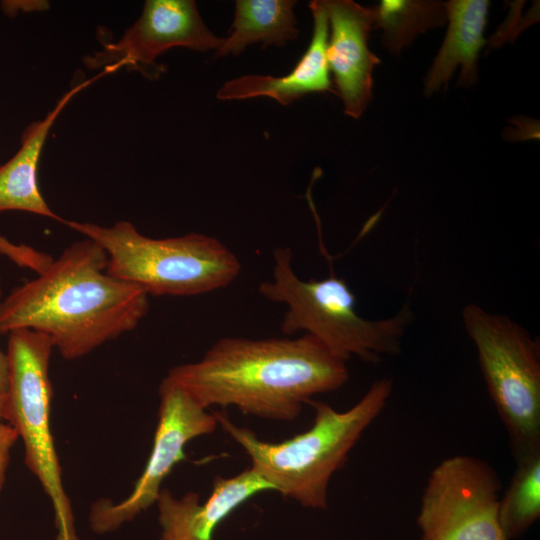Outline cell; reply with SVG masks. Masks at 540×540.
I'll use <instances>...</instances> for the list:
<instances>
[{
    "label": "cell",
    "instance_id": "6da1fadb",
    "mask_svg": "<svg viewBox=\"0 0 540 540\" xmlns=\"http://www.w3.org/2000/svg\"><path fill=\"white\" fill-rule=\"evenodd\" d=\"M169 379L199 405L292 421L317 394L349 379L346 361L310 334L291 338L223 337L196 362L169 369Z\"/></svg>",
    "mask_w": 540,
    "mask_h": 540
},
{
    "label": "cell",
    "instance_id": "7a4b0ae2",
    "mask_svg": "<svg viewBox=\"0 0 540 540\" xmlns=\"http://www.w3.org/2000/svg\"><path fill=\"white\" fill-rule=\"evenodd\" d=\"M107 264L93 240L72 243L0 302V335L39 332L74 360L133 330L149 311V295L108 274Z\"/></svg>",
    "mask_w": 540,
    "mask_h": 540
},
{
    "label": "cell",
    "instance_id": "3957f363",
    "mask_svg": "<svg viewBox=\"0 0 540 540\" xmlns=\"http://www.w3.org/2000/svg\"><path fill=\"white\" fill-rule=\"evenodd\" d=\"M393 392L390 378L375 380L361 399L345 411L310 400L315 411L306 431L280 442L261 440L216 411L219 425L247 453L253 467L275 492L311 509H326L328 487L365 430L380 415Z\"/></svg>",
    "mask_w": 540,
    "mask_h": 540
},
{
    "label": "cell",
    "instance_id": "277c9868",
    "mask_svg": "<svg viewBox=\"0 0 540 540\" xmlns=\"http://www.w3.org/2000/svg\"><path fill=\"white\" fill-rule=\"evenodd\" d=\"M292 257L289 247H277L273 251V279L258 287L267 300L287 306L280 325L283 334H310L346 362L355 356L376 364L401 352L402 339L413 319L409 303L392 317L366 319L358 314L356 297L345 279L330 275L302 280L292 268Z\"/></svg>",
    "mask_w": 540,
    "mask_h": 540
},
{
    "label": "cell",
    "instance_id": "5b68a950",
    "mask_svg": "<svg viewBox=\"0 0 540 540\" xmlns=\"http://www.w3.org/2000/svg\"><path fill=\"white\" fill-rule=\"evenodd\" d=\"M65 224L107 254V273L153 296H194L230 285L241 265L217 238L188 233L153 238L129 221L111 226L68 220Z\"/></svg>",
    "mask_w": 540,
    "mask_h": 540
},
{
    "label": "cell",
    "instance_id": "8992f818",
    "mask_svg": "<svg viewBox=\"0 0 540 540\" xmlns=\"http://www.w3.org/2000/svg\"><path fill=\"white\" fill-rule=\"evenodd\" d=\"M479 368L515 461L540 452V342L506 315L462 309Z\"/></svg>",
    "mask_w": 540,
    "mask_h": 540
},
{
    "label": "cell",
    "instance_id": "52a82bcc",
    "mask_svg": "<svg viewBox=\"0 0 540 540\" xmlns=\"http://www.w3.org/2000/svg\"><path fill=\"white\" fill-rule=\"evenodd\" d=\"M53 350L51 340L39 332L20 329L8 334L4 420L22 439L25 464L51 501L57 530L54 540H79L50 427L53 388L49 364Z\"/></svg>",
    "mask_w": 540,
    "mask_h": 540
},
{
    "label": "cell",
    "instance_id": "ba28073f",
    "mask_svg": "<svg viewBox=\"0 0 540 540\" xmlns=\"http://www.w3.org/2000/svg\"><path fill=\"white\" fill-rule=\"evenodd\" d=\"M501 481L486 461L453 455L431 471L417 524L421 540H506L498 519Z\"/></svg>",
    "mask_w": 540,
    "mask_h": 540
},
{
    "label": "cell",
    "instance_id": "9c48e42d",
    "mask_svg": "<svg viewBox=\"0 0 540 540\" xmlns=\"http://www.w3.org/2000/svg\"><path fill=\"white\" fill-rule=\"evenodd\" d=\"M158 394V421L145 468L132 492L122 501L113 503L102 498L92 504L89 523L97 534L118 529L155 504L163 481L185 459L186 444L213 433L219 426L215 412H208L167 376L161 381Z\"/></svg>",
    "mask_w": 540,
    "mask_h": 540
},
{
    "label": "cell",
    "instance_id": "30bf717a",
    "mask_svg": "<svg viewBox=\"0 0 540 540\" xmlns=\"http://www.w3.org/2000/svg\"><path fill=\"white\" fill-rule=\"evenodd\" d=\"M223 38L204 23L193 0H147L140 17L117 42H108L83 63L89 69L138 70L146 77L164 72L157 58L174 47L198 52L217 51Z\"/></svg>",
    "mask_w": 540,
    "mask_h": 540
},
{
    "label": "cell",
    "instance_id": "8fae6325",
    "mask_svg": "<svg viewBox=\"0 0 540 540\" xmlns=\"http://www.w3.org/2000/svg\"><path fill=\"white\" fill-rule=\"evenodd\" d=\"M328 21L327 62L344 113L358 119L372 99L373 70L380 63L368 45L374 7L353 0H322Z\"/></svg>",
    "mask_w": 540,
    "mask_h": 540
},
{
    "label": "cell",
    "instance_id": "7c38bea8",
    "mask_svg": "<svg viewBox=\"0 0 540 540\" xmlns=\"http://www.w3.org/2000/svg\"><path fill=\"white\" fill-rule=\"evenodd\" d=\"M266 491L275 488L251 466L232 477L215 476L205 502L195 492L179 499L162 488L156 500L160 540H214L215 530L232 512Z\"/></svg>",
    "mask_w": 540,
    "mask_h": 540
},
{
    "label": "cell",
    "instance_id": "4fadbf2b",
    "mask_svg": "<svg viewBox=\"0 0 540 540\" xmlns=\"http://www.w3.org/2000/svg\"><path fill=\"white\" fill-rule=\"evenodd\" d=\"M313 17L311 41L296 66L284 76L243 75L225 82L217 91L222 101L270 97L287 106L307 94L334 92L327 62L329 21L322 0L309 3Z\"/></svg>",
    "mask_w": 540,
    "mask_h": 540
},
{
    "label": "cell",
    "instance_id": "5bb4252c",
    "mask_svg": "<svg viewBox=\"0 0 540 540\" xmlns=\"http://www.w3.org/2000/svg\"><path fill=\"white\" fill-rule=\"evenodd\" d=\"M106 69L93 78L77 83L57 101L42 120L29 124L22 132L20 148L4 164L0 165V213L23 211L65 223L53 212L42 196L38 185V165L49 131L54 122L81 90L103 75Z\"/></svg>",
    "mask_w": 540,
    "mask_h": 540
},
{
    "label": "cell",
    "instance_id": "9a60e30c",
    "mask_svg": "<svg viewBox=\"0 0 540 540\" xmlns=\"http://www.w3.org/2000/svg\"><path fill=\"white\" fill-rule=\"evenodd\" d=\"M490 2L487 0H451L445 2L448 29L441 48L424 79V94L432 95L443 85L447 88L456 68L461 72L458 85L468 87L478 80V56L486 45L484 30Z\"/></svg>",
    "mask_w": 540,
    "mask_h": 540
},
{
    "label": "cell",
    "instance_id": "2e32d148",
    "mask_svg": "<svg viewBox=\"0 0 540 540\" xmlns=\"http://www.w3.org/2000/svg\"><path fill=\"white\" fill-rule=\"evenodd\" d=\"M293 0H238L230 33L214 58L239 55L251 44L284 46L298 36Z\"/></svg>",
    "mask_w": 540,
    "mask_h": 540
},
{
    "label": "cell",
    "instance_id": "e0dca14e",
    "mask_svg": "<svg viewBox=\"0 0 540 540\" xmlns=\"http://www.w3.org/2000/svg\"><path fill=\"white\" fill-rule=\"evenodd\" d=\"M374 11V28L382 29L383 46L393 55L418 35L447 22L445 2L438 0H382Z\"/></svg>",
    "mask_w": 540,
    "mask_h": 540
},
{
    "label": "cell",
    "instance_id": "ac0fdd59",
    "mask_svg": "<svg viewBox=\"0 0 540 540\" xmlns=\"http://www.w3.org/2000/svg\"><path fill=\"white\" fill-rule=\"evenodd\" d=\"M540 517V452L516 461L500 496L498 519L506 540L520 538Z\"/></svg>",
    "mask_w": 540,
    "mask_h": 540
},
{
    "label": "cell",
    "instance_id": "d6986e66",
    "mask_svg": "<svg viewBox=\"0 0 540 540\" xmlns=\"http://www.w3.org/2000/svg\"><path fill=\"white\" fill-rule=\"evenodd\" d=\"M0 254L6 256L17 266L41 273L52 262L53 258L25 244H15L0 235Z\"/></svg>",
    "mask_w": 540,
    "mask_h": 540
},
{
    "label": "cell",
    "instance_id": "ffe728a7",
    "mask_svg": "<svg viewBox=\"0 0 540 540\" xmlns=\"http://www.w3.org/2000/svg\"><path fill=\"white\" fill-rule=\"evenodd\" d=\"M18 438L17 432L11 425L0 422V492L5 483L10 452Z\"/></svg>",
    "mask_w": 540,
    "mask_h": 540
},
{
    "label": "cell",
    "instance_id": "44dd1931",
    "mask_svg": "<svg viewBox=\"0 0 540 540\" xmlns=\"http://www.w3.org/2000/svg\"><path fill=\"white\" fill-rule=\"evenodd\" d=\"M2 296L1 277H0V299ZM9 382V365L7 354L0 350V394L6 395Z\"/></svg>",
    "mask_w": 540,
    "mask_h": 540
},
{
    "label": "cell",
    "instance_id": "7402d4cb",
    "mask_svg": "<svg viewBox=\"0 0 540 540\" xmlns=\"http://www.w3.org/2000/svg\"><path fill=\"white\" fill-rule=\"evenodd\" d=\"M6 395L0 394V422L4 420L5 415Z\"/></svg>",
    "mask_w": 540,
    "mask_h": 540
}]
</instances>
